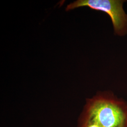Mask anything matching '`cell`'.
<instances>
[{
    "label": "cell",
    "instance_id": "cell-1",
    "mask_svg": "<svg viewBox=\"0 0 127 127\" xmlns=\"http://www.w3.org/2000/svg\"><path fill=\"white\" fill-rule=\"evenodd\" d=\"M82 121L101 127H127V101L112 91L98 92L87 99Z\"/></svg>",
    "mask_w": 127,
    "mask_h": 127
},
{
    "label": "cell",
    "instance_id": "cell-2",
    "mask_svg": "<svg viewBox=\"0 0 127 127\" xmlns=\"http://www.w3.org/2000/svg\"><path fill=\"white\" fill-rule=\"evenodd\" d=\"M126 0H78L68 4L66 10L88 7L108 15L111 20L115 36L127 35V13L124 9Z\"/></svg>",
    "mask_w": 127,
    "mask_h": 127
},
{
    "label": "cell",
    "instance_id": "cell-3",
    "mask_svg": "<svg viewBox=\"0 0 127 127\" xmlns=\"http://www.w3.org/2000/svg\"><path fill=\"white\" fill-rule=\"evenodd\" d=\"M81 127H101L97 123L91 121H82Z\"/></svg>",
    "mask_w": 127,
    "mask_h": 127
}]
</instances>
